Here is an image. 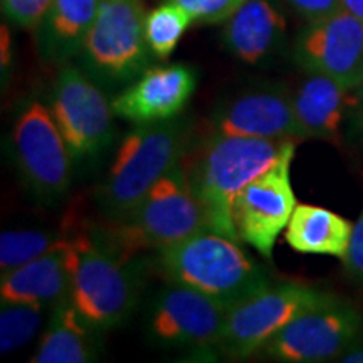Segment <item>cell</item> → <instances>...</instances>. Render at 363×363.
<instances>
[{
	"instance_id": "1",
	"label": "cell",
	"mask_w": 363,
	"mask_h": 363,
	"mask_svg": "<svg viewBox=\"0 0 363 363\" xmlns=\"http://www.w3.org/2000/svg\"><path fill=\"white\" fill-rule=\"evenodd\" d=\"M288 142L211 133L197 150L189 148L182 162L211 230L240 242L233 222L235 195L278 162Z\"/></svg>"
},
{
	"instance_id": "2",
	"label": "cell",
	"mask_w": 363,
	"mask_h": 363,
	"mask_svg": "<svg viewBox=\"0 0 363 363\" xmlns=\"http://www.w3.org/2000/svg\"><path fill=\"white\" fill-rule=\"evenodd\" d=\"M69 247L71 301L99 330L123 326L138 308L143 266L121 252L108 235L72 234Z\"/></svg>"
},
{
	"instance_id": "3",
	"label": "cell",
	"mask_w": 363,
	"mask_h": 363,
	"mask_svg": "<svg viewBox=\"0 0 363 363\" xmlns=\"http://www.w3.org/2000/svg\"><path fill=\"white\" fill-rule=\"evenodd\" d=\"M190 135L180 118L140 123L128 131L96 192L99 211L115 224L128 217L155 182L184 160Z\"/></svg>"
},
{
	"instance_id": "4",
	"label": "cell",
	"mask_w": 363,
	"mask_h": 363,
	"mask_svg": "<svg viewBox=\"0 0 363 363\" xmlns=\"http://www.w3.org/2000/svg\"><path fill=\"white\" fill-rule=\"evenodd\" d=\"M158 269L170 283L190 286L230 308L271 284L264 267L238 240L203 230L158 251Z\"/></svg>"
},
{
	"instance_id": "5",
	"label": "cell",
	"mask_w": 363,
	"mask_h": 363,
	"mask_svg": "<svg viewBox=\"0 0 363 363\" xmlns=\"http://www.w3.org/2000/svg\"><path fill=\"white\" fill-rule=\"evenodd\" d=\"M211 230L201 201L190 185L184 162L155 182L128 217L106 234L126 256L138 249H160Z\"/></svg>"
},
{
	"instance_id": "6",
	"label": "cell",
	"mask_w": 363,
	"mask_h": 363,
	"mask_svg": "<svg viewBox=\"0 0 363 363\" xmlns=\"http://www.w3.org/2000/svg\"><path fill=\"white\" fill-rule=\"evenodd\" d=\"M142 0H101L79 52V67L104 91L125 89L148 69Z\"/></svg>"
},
{
	"instance_id": "7",
	"label": "cell",
	"mask_w": 363,
	"mask_h": 363,
	"mask_svg": "<svg viewBox=\"0 0 363 363\" xmlns=\"http://www.w3.org/2000/svg\"><path fill=\"white\" fill-rule=\"evenodd\" d=\"M333 296L305 283L267 284L227 310L217 350L238 360L257 355L294 318Z\"/></svg>"
},
{
	"instance_id": "8",
	"label": "cell",
	"mask_w": 363,
	"mask_h": 363,
	"mask_svg": "<svg viewBox=\"0 0 363 363\" xmlns=\"http://www.w3.org/2000/svg\"><path fill=\"white\" fill-rule=\"evenodd\" d=\"M13 163L34 197L52 203L69 192L72 158L49 106L29 101L17 115L11 133Z\"/></svg>"
},
{
	"instance_id": "9",
	"label": "cell",
	"mask_w": 363,
	"mask_h": 363,
	"mask_svg": "<svg viewBox=\"0 0 363 363\" xmlns=\"http://www.w3.org/2000/svg\"><path fill=\"white\" fill-rule=\"evenodd\" d=\"M49 110L74 162L96 158L113 143L116 115L111 101L81 67H61L52 84Z\"/></svg>"
},
{
	"instance_id": "10",
	"label": "cell",
	"mask_w": 363,
	"mask_h": 363,
	"mask_svg": "<svg viewBox=\"0 0 363 363\" xmlns=\"http://www.w3.org/2000/svg\"><path fill=\"white\" fill-rule=\"evenodd\" d=\"M227 310L220 301L190 286L167 281L145 310V335L155 347L172 350L217 348Z\"/></svg>"
},
{
	"instance_id": "11",
	"label": "cell",
	"mask_w": 363,
	"mask_h": 363,
	"mask_svg": "<svg viewBox=\"0 0 363 363\" xmlns=\"http://www.w3.org/2000/svg\"><path fill=\"white\" fill-rule=\"evenodd\" d=\"M363 333V313L350 301L333 296L294 318L257 355L284 363L338 360Z\"/></svg>"
},
{
	"instance_id": "12",
	"label": "cell",
	"mask_w": 363,
	"mask_h": 363,
	"mask_svg": "<svg viewBox=\"0 0 363 363\" xmlns=\"http://www.w3.org/2000/svg\"><path fill=\"white\" fill-rule=\"evenodd\" d=\"M296 142L289 140L274 165L240 189L233 202V222L240 242L256 249L267 261L279 234L296 208L291 185V162Z\"/></svg>"
},
{
	"instance_id": "13",
	"label": "cell",
	"mask_w": 363,
	"mask_h": 363,
	"mask_svg": "<svg viewBox=\"0 0 363 363\" xmlns=\"http://www.w3.org/2000/svg\"><path fill=\"white\" fill-rule=\"evenodd\" d=\"M294 61L306 72H318L355 89L363 81V21L342 11L308 22L293 48Z\"/></svg>"
},
{
	"instance_id": "14",
	"label": "cell",
	"mask_w": 363,
	"mask_h": 363,
	"mask_svg": "<svg viewBox=\"0 0 363 363\" xmlns=\"http://www.w3.org/2000/svg\"><path fill=\"white\" fill-rule=\"evenodd\" d=\"M211 133L264 138L276 142L299 140L293 110V91L278 83L244 89L222 101L211 116Z\"/></svg>"
},
{
	"instance_id": "15",
	"label": "cell",
	"mask_w": 363,
	"mask_h": 363,
	"mask_svg": "<svg viewBox=\"0 0 363 363\" xmlns=\"http://www.w3.org/2000/svg\"><path fill=\"white\" fill-rule=\"evenodd\" d=\"M197 88V72L187 65L148 67L111 99L113 111L126 121L158 123L184 111Z\"/></svg>"
},
{
	"instance_id": "16",
	"label": "cell",
	"mask_w": 363,
	"mask_h": 363,
	"mask_svg": "<svg viewBox=\"0 0 363 363\" xmlns=\"http://www.w3.org/2000/svg\"><path fill=\"white\" fill-rule=\"evenodd\" d=\"M293 110L299 140L337 143L345 120L355 110V94L328 76L308 72L293 91Z\"/></svg>"
},
{
	"instance_id": "17",
	"label": "cell",
	"mask_w": 363,
	"mask_h": 363,
	"mask_svg": "<svg viewBox=\"0 0 363 363\" xmlns=\"http://www.w3.org/2000/svg\"><path fill=\"white\" fill-rule=\"evenodd\" d=\"M222 44L244 65H261L281 48L286 22L271 0H244L224 22Z\"/></svg>"
},
{
	"instance_id": "18",
	"label": "cell",
	"mask_w": 363,
	"mask_h": 363,
	"mask_svg": "<svg viewBox=\"0 0 363 363\" xmlns=\"http://www.w3.org/2000/svg\"><path fill=\"white\" fill-rule=\"evenodd\" d=\"M72 238V235H71ZM71 238L38 259L4 276L0 296L52 310L71 293Z\"/></svg>"
},
{
	"instance_id": "19",
	"label": "cell",
	"mask_w": 363,
	"mask_h": 363,
	"mask_svg": "<svg viewBox=\"0 0 363 363\" xmlns=\"http://www.w3.org/2000/svg\"><path fill=\"white\" fill-rule=\"evenodd\" d=\"M103 333L67 296L51 310V318L33 362L86 363L98 360L103 350Z\"/></svg>"
},
{
	"instance_id": "20",
	"label": "cell",
	"mask_w": 363,
	"mask_h": 363,
	"mask_svg": "<svg viewBox=\"0 0 363 363\" xmlns=\"http://www.w3.org/2000/svg\"><path fill=\"white\" fill-rule=\"evenodd\" d=\"M101 0H52L35 27L39 56L45 65L65 66L78 57Z\"/></svg>"
},
{
	"instance_id": "21",
	"label": "cell",
	"mask_w": 363,
	"mask_h": 363,
	"mask_svg": "<svg viewBox=\"0 0 363 363\" xmlns=\"http://www.w3.org/2000/svg\"><path fill=\"white\" fill-rule=\"evenodd\" d=\"M353 224L325 207L298 203L284 230V239L293 251L321 254L343 259L350 246Z\"/></svg>"
},
{
	"instance_id": "22",
	"label": "cell",
	"mask_w": 363,
	"mask_h": 363,
	"mask_svg": "<svg viewBox=\"0 0 363 363\" xmlns=\"http://www.w3.org/2000/svg\"><path fill=\"white\" fill-rule=\"evenodd\" d=\"M72 235V234H71ZM62 230L16 229L0 235V274L7 276L17 267L38 259L71 238Z\"/></svg>"
},
{
	"instance_id": "23",
	"label": "cell",
	"mask_w": 363,
	"mask_h": 363,
	"mask_svg": "<svg viewBox=\"0 0 363 363\" xmlns=\"http://www.w3.org/2000/svg\"><path fill=\"white\" fill-rule=\"evenodd\" d=\"M49 308L34 303L7 301L2 299L0 306V353L19 350L39 333L44 313Z\"/></svg>"
},
{
	"instance_id": "24",
	"label": "cell",
	"mask_w": 363,
	"mask_h": 363,
	"mask_svg": "<svg viewBox=\"0 0 363 363\" xmlns=\"http://www.w3.org/2000/svg\"><path fill=\"white\" fill-rule=\"evenodd\" d=\"M192 22V17L185 9L172 2L162 4L155 11L147 13L145 38L153 56L158 59L169 57Z\"/></svg>"
},
{
	"instance_id": "25",
	"label": "cell",
	"mask_w": 363,
	"mask_h": 363,
	"mask_svg": "<svg viewBox=\"0 0 363 363\" xmlns=\"http://www.w3.org/2000/svg\"><path fill=\"white\" fill-rule=\"evenodd\" d=\"M189 12L194 22L199 24H222L229 19L244 0H165Z\"/></svg>"
},
{
	"instance_id": "26",
	"label": "cell",
	"mask_w": 363,
	"mask_h": 363,
	"mask_svg": "<svg viewBox=\"0 0 363 363\" xmlns=\"http://www.w3.org/2000/svg\"><path fill=\"white\" fill-rule=\"evenodd\" d=\"M52 0H2V12L9 21L24 29H35Z\"/></svg>"
},
{
	"instance_id": "27",
	"label": "cell",
	"mask_w": 363,
	"mask_h": 363,
	"mask_svg": "<svg viewBox=\"0 0 363 363\" xmlns=\"http://www.w3.org/2000/svg\"><path fill=\"white\" fill-rule=\"evenodd\" d=\"M345 274L363 291V211L353 224L350 246L343 257Z\"/></svg>"
},
{
	"instance_id": "28",
	"label": "cell",
	"mask_w": 363,
	"mask_h": 363,
	"mask_svg": "<svg viewBox=\"0 0 363 363\" xmlns=\"http://www.w3.org/2000/svg\"><path fill=\"white\" fill-rule=\"evenodd\" d=\"M288 4L308 22L325 19L345 11L342 0H288Z\"/></svg>"
},
{
	"instance_id": "29",
	"label": "cell",
	"mask_w": 363,
	"mask_h": 363,
	"mask_svg": "<svg viewBox=\"0 0 363 363\" xmlns=\"http://www.w3.org/2000/svg\"><path fill=\"white\" fill-rule=\"evenodd\" d=\"M338 362L343 363H363V333L353 342L347 352L338 358Z\"/></svg>"
},
{
	"instance_id": "30",
	"label": "cell",
	"mask_w": 363,
	"mask_h": 363,
	"mask_svg": "<svg viewBox=\"0 0 363 363\" xmlns=\"http://www.w3.org/2000/svg\"><path fill=\"white\" fill-rule=\"evenodd\" d=\"M343 9L363 21V0H342Z\"/></svg>"
},
{
	"instance_id": "31",
	"label": "cell",
	"mask_w": 363,
	"mask_h": 363,
	"mask_svg": "<svg viewBox=\"0 0 363 363\" xmlns=\"http://www.w3.org/2000/svg\"><path fill=\"white\" fill-rule=\"evenodd\" d=\"M11 62V43H9V33L6 27H2V69Z\"/></svg>"
},
{
	"instance_id": "32",
	"label": "cell",
	"mask_w": 363,
	"mask_h": 363,
	"mask_svg": "<svg viewBox=\"0 0 363 363\" xmlns=\"http://www.w3.org/2000/svg\"><path fill=\"white\" fill-rule=\"evenodd\" d=\"M353 94H355V111L357 115L363 118V81L360 84L353 89Z\"/></svg>"
}]
</instances>
